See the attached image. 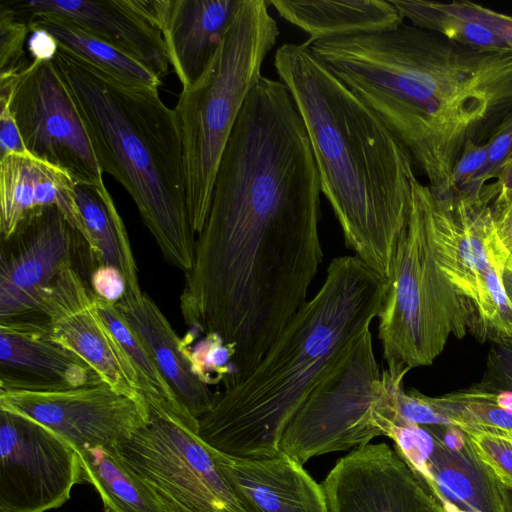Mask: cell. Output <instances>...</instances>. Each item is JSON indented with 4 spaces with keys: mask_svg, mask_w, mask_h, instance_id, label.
Instances as JSON below:
<instances>
[{
    "mask_svg": "<svg viewBox=\"0 0 512 512\" xmlns=\"http://www.w3.org/2000/svg\"><path fill=\"white\" fill-rule=\"evenodd\" d=\"M313 54L364 103L439 193L467 143L512 112V50H482L402 24L315 40Z\"/></svg>",
    "mask_w": 512,
    "mask_h": 512,
    "instance_id": "1",
    "label": "cell"
},
{
    "mask_svg": "<svg viewBox=\"0 0 512 512\" xmlns=\"http://www.w3.org/2000/svg\"><path fill=\"white\" fill-rule=\"evenodd\" d=\"M274 67L303 120L346 245L388 281L418 179L409 153L306 42L281 45Z\"/></svg>",
    "mask_w": 512,
    "mask_h": 512,
    "instance_id": "2",
    "label": "cell"
},
{
    "mask_svg": "<svg viewBox=\"0 0 512 512\" xmlns=\"http://www.w3.org/2000/svg\"><path fill=\"white\" fill-rule=\"evenodd\" d=\"M387 281L355 255L334 258L317 293L302 306L241 381L215 393L198 436L232 457L280 452L291 418L315 386L370 329Z\"/></svg>",
    "mask_w": 512,
    "mask_h": 512,
    "instance_id": "3",
    "label": "cell"
},
{
    "mask_svg": "<svg viewBox=\"0 0 512 512\" xmlns=\"http://www.w3.org/2000/svg\"><path fill=\"white\" fill-rule=\"evenodd\" d=\"M67 86L104 173L129 193L163 257L185 273L195 259L183 148L175 110L157 88L137 85L59 48Z\"/></svg>",
    "mask_w": 512,
    "mask_h": 512,
    "instance_id": "4",
    "label": "cell"
},
{
    "mask_svg": "<svg viewBox=\"0 0 512 512\" xmlns=\"http://www.w3.org/2000/svg\"><path fill=\"white\" fill-rule=\"evenodd\" d=\"M279 29L264 0H240L210 63L182 89L175 113L181 134L190 225L206 222L219 163L243 103Z\"/></svg>",
    "mask_w": 512,
    "mask_h": 512,
    "instance_id": "5",
    "label": "cell"
},
{
    "mask_svg": "<svg viewBox=\"0 0 512 512\" xmlns=\"http://www.w3.org/2000/svg\"><path fill=\"white\" fill-rule=\"evenodd\" d=\"M378 318L386 369L396 375L431 365L450 336L462 338L469 330L464 302L437 263L429 186L418 179Z\"/></svg>",
    "mask_w": 512,
    "mask_h": 512,
    "instance_id": "6",
    "label": "cell"
},
{
    "mask_svg": "<svg viewBox=\"0 0 512 512\" xmlns=\"http://www.w3.org/2000/svg\"><path fill=\"white\" fill-rule=\"evenodd\" d=\"M404 376L380 372L371 330L315 386L286 426L280 451L300 464L388 437L399 417L395 390Z\"/></svg>",
    "mask_w": 512,
    "mask_h": 512,
    "instance_id": "7",
    "label": "cell"
},
{
    "mask_svg": "<svg viewBox=\"0 0 512 512\" xmlns=\"http://www.w3.org/2000/svg\"><path fill=\"white\" fill-rule=\"evenodd\" d=\"M117 449L172 512H248L198 434L169 419L151 411L150 422Z\"/></svg>",
    "mask_w": 512,
    "mask_h": 512,
    "instance_id": "8",
    "label": "cell"
},
{
    "mask_svg": "<svg viewBox=\"0 0 512 512\" xmlns=\"http://www.w3.org/2000/svg\"><path fill=\"white\" fill-rule=\"evenodd\" d=\"M4 104L28 154L65 171L74 183L104 182L85 125L53 61L32 60L15 78Z\"/></svg>",
    "mask_w": 512,
    "mask_h": 512,
    "instance_id": "9",
    "label": "cell"
},
{
    "mask_svg": "<svg viewBox=\"0 0 512 512\" xmlns=\"http://www.w3.org/2000/svg\"><path fill=\"white\" fill-rule=\"evenodd\" d=\"M77 450L46 427L0 410V512H46L82 484Z\"/></svg>",
    "mask_w": 512,
    "mask_h": 512,
    "instance_id": "10",
    "label": "cell"
},
{
    "mask_svg": "<svg viewBox=\"0 0 512 512\" xmlns=\"http://www.w3.org/2000/svg\"><path fill=\"white\" fill-rule=\"evenodd\" d=\"M0 410L46 427L75 449L118 446L151 419L147 402L123 395L104 382L50 390L0 388Z\"/></svg>",
    "mask_w": 512,
    "mask_h": 512,
    "instance_id": "11",
    "label": "cell"
},
{
    "mask_svg": "<svg viewBox=\"0 0 512 512\" xmlns=\"http://www.w3.org/2000/svg\"><path fill=\"white\" fill-rule=\"evenodd\" d=\"M439 264L464 302L469 330L491 342L512 339V259L492 217L481 214L455 229Z\"/></svg>",
    "mask_w": 512,
    "mask_h": 512,
    "instance_id": "12",
    "label": "cell"
},
{
    "mask_svg": "<svg viewBox=\"0 0 512 512\" xmlns=\"http://www.w3.org/2000/svg\"><path fill=\"white\" fill-rule=\"evenodd\" d=\"M388 437L446 509L502 512L497 479L458 426H420L399 417Z\"/></svg>",
    "mask_w": 512,
    "mask_h": 512,
    "instance_id": "13",
    "label": "cell"
},
{
    "mask_svg": "<svg viewBox=\"0 0 512 512\" xmlns=\"http://www.w3.org/2000/svg\"><path fill=\"white\" fill-rule=\"evenodd\" d=\"M83 237L55 207L28 213L1 239L0 321L39 315L41 296L58 275L74 267Z\"/></svg>",
    "mask_w": 512,
    "mask_h": 512,
    "instance_id": "14",
    "label": "cell"
},
{
    "mask_svg": "<svg viewBox=\"0 0 512 512\" xmlns=\"http://www.w3.org/2000/svg\"><path fill=\"white\" fill-rule=\"evenodd\" d=\"M39 314L45 317L52 338L87 363L104 383L146 402L123 348L100 316L92 290L75 267L62 271L44 292Z\"/></svg>",
    "mask_w": 512,
    "mask_h": 512,
    "instance_id": "15",
    "label": "cell"
},
{
    "mask_svg": "<svg viewBox=\"0 0 512 512\" xmlns=\"http://www.w3.org/2000/svg\"><path fill=\"white\" fill-rule=\"evenodd\" d=\"M101 382L87 363L52 338L43 315L0 321V388L50 390Z\"/></svg>",
    "mask_w": 512,
    "mask_h": 512,
    "instance_id": "16",
    "label": "cell"
},
{
    "mask_svg": "<svg viewBox=\"0 0 512 512\" xmlns=\"http://www.w3.org/2000/svg\"><path fill=\"white\" fill-rule=\"evenodd\" d=\"M19 17L49 14L66 20L132 56L161 80L170 65L159 29L135 8L133 0L4 1Z\"/></svg>",
    "mask_w": 512,
    "mask_h": 512,
    "instance_id": "17",
    "label": "cell"
},
{
    "mask_svg": "<svg viewBox=\"0 0 512 512\" xmlns=\"http://www.w3.org/2000/svg\"><path fill=\"white\" fill-rule=\"evenodd\" d=\"M209 449L222 476L248 512H329L322 485L286 453L239 458Z\"/></svg>",
    "mask_w": 512,
    "mask_h": 512,
    "instance_id": "18",
    "label": "cell"
},
{
    "mask_svg": "<svg viewBox=\"0 0 512 512\" xmlns=\"http://www.w3.org/2000/svg\"><path fill=\"white\" fill-rule=\"evenodd\" d=\"M74 185L65 171L28 153L0 157L1 239L9 238L31 211L55 206L85 241L86 231L75 201Z\"/></svg>",
    "mask_w": 512,
    "mask_h": 512,
    "instance_id": "19",
    "label": "cell"
},
{
    "mask_svg": "<svg viewBox=\"0 0 512 512\" xmlns=\"http://www.w3.org/2000/svg\"><path fill=\"white\" fill-rule=\"evenodd\" d=\"M116 306L151 353L182 406L199 420L211 409L215 393L196 375L189 346L147 293L141 297L124 295Z\"/></svg>",
    "mask_w": 512,
    "mask_h": 512,
    "instance_id": "20",
    "label": "cell"
},
{
    "mask_svg": "<svg viewBox=\"0 0 512 512\" xmlns=\"http://www.w3.org/2000/svg\"><path fill=\"white\" fill-rule=\"evenodd\" d=\"M240 0H170L160 31L182 89L203 74Z\"/></svg>",
    "mask_w": 512,
    "mask_h": 512,
    "instance_id": "21",
    "label": "cell"
},
{
    "mask_svg": "<svg viewBox=\"0 0 512 512\" xmlns=\"http://www.w3.org/2000/svg\"><path fill=\"white\" fill-rule=\"evenodd\" d=\"M278 14L315 40L393 29L404 18L390 0L293 1L269 0Z\"/></svg>",
    "mask_w": 512,
    "mask_h": 512,
    "instance_id": "22",
    "label": "cell"
},
{
    "mask_svg": "<svg viewBox=\"0 0 512 512\" xmlns=\"http://www.w3.org/2000/svg\"><path fill=\"white\" fill-rule=\"evenodd\" d=\"M74 196L81 212L86 245L91 260L97 265L118 268L126 282V293L141 297L137 266L123 220L104 182L75 183ZM94 266V267H95Z\"/></svg>",
    "mask_w": 512,
    "mask_h": 512,
    "instance_id": "23",
    "label": "cell"
},
{
    "mask_svg": "<svg viewBox=\"0 0 512 512\" xmlns=\"http://www.w3.org/2000/svg\"><path fill=\"white\" fill-rule=\"evenodd\" d=\"M83 483L98 492L109 512H172L160 496L121 457L117 446L76 449Z\"/></svg>",
    "mask_w": 512,
    "mask_h": 512,
    "instance_id": "24",
    "label": "cell"
},
{
    "mask_svg": "<svg viewBox=\"0 0 512 512\" xmlns=\"http://www.w3.org/2000/svg\"><path fill=\"white\" fill-rule=\"evenodd\" d=\"M92 296L100 316L123 348L135 374L138 389L150 410L198 434L199 420L182 406L151 353L116 304L102 299L93 291Z\"/></svg>",
    "mask_w": 512,
    "mask_h": 512,
    "instance_id": "25",
    "label": "cell"
},
{
    "mask_svg": "<svg viewBox=\"0 0 512 512\" xmlns=\"http://www.w3.org/2000/svg\"><path fill=\"white\" fill-rule=\"evenodd\" d=\"M30 28H42L59 48L128 82L159 88L161 79L144 64L78 26L49 14L24 19Z\"/></svg>",
    "mask_w": 512,
    "mask_h": 512,
    "instance_id": "26",
    "label": "cell"
},
{
    "mask_svg": "<svg viewBox=\"0 0 512 512\" xmlns=\"http://www.w3.org/2000/svg\"><path fill=\"white\" fill-rule=\"evenodd\" d=\"M404 19L415 27L451 41L482 50L509 49L490 28L471 17L462 1L390 0ZM511 50V49H510Z\"/></svg>",
    "mask_w": 512,
    "mask_h": 512,
    "instance_id": "27",
    "label": "cell"
},
{
    "mask_svg": "<svg viewBox=\"0 0 512 512\" xmlns=\"http://www.w3.org/2000/svg\"><path fill=\"white\" fill-rule=\"evenodd\" d=\"M434 410L460 428H495L512 434V391L469 388L427 396Z\"/></svg>",
    "mask_w": 512,
    "mask_h": 512,
    "instance_id": "28",
    "label": "cell"
},
{
    "mask_svg": "<svg viewBox=\"0 0 512 512\" xmlns=\"http://www.w3.org/2000/svg\"><path fill=\"white\" fill-rule=\"evenodd\" d=\"M28 23L0 2V92L11 91L15 78L31 63L24 50Z\"/></svg>",
    "mask_w": 512,
    "mask_h": 512,
    "instance_id": "29",
    "label": "cell"
},
{
    "mask_svg": "<svg viewBox=\"0 0 512 512\" xmlns=\"http://www.w3.org/2000/svg\"><path fill=\"white\" fill-rule=\"evenodd\" d=\"M461 429L466 432L478 457L497 481L512 487V434L495 428Z\"/></svg>",
    "mask_w": 512,
    "mask_h": 512,
    "instance_id": "30",
    "label": "cell"
},
{
    "mask_svg": "<svg viewBox=\"0 0 512 512\" xmlns=\"http://www.w3.org/2000/svg\"><path fill=\"white\" fill-rule=\"evenodd\" d=\"M189 352L196 375L208 386L223 382L232 372L235 350L217 334H205Z\"/></svg>",
    "mask_w": 512,
    "mask_h": 512,
    "instance_id": "31",
    "label": "cell"
},
{
    "mask_svg": "<svg viewBox=\"0 0 512 512\" xmlns=\"http://www.w3.org/2000/svg\"><path fill=\"white\" fill-rule=\"evenodd\" d=\"M380 512H448L425 480L411 467Z\"/></svg>",
    "mask_w": 512,
    "mask_h": 512,
    "instance_id": "32",
    "label": "cell"
},
{
    "mask_svg": "<svg viewBox=\"0 0 512 512\" xmlns=\"http://www.w3.org/2000/svg\"><path fill=\"white\" fill-rule=\"evenodd\" d=\"M487 145L488 158L485 165L462 190L480 192L486 182L497 178L501 167L512 155V112L494 129Z\"/></svg>",
    "mask_w": 512,
    "mask_h": 512,
    "instance_id": "33",
    "label": "cell"
},
{
    "mask_svg": "<svg viewBox=\"0 0 512 512\" xmlns=\"http://www.w3.org/2000/svg\"><path fill=\"white\" fill-rule=\"evenodd\" d=\"M491 343L484 374L474 385L485 390L512 391V339Z\"/></svg>",
    "mask_w": 512,
    "mask_h": 512,
    "instance_id": "34",
    "label": "cell"
},
{
    "mask_svg": "<svg viewBox=\"0 0 512 512\" xmlns=\"http://www.w3.org/2000/svg\"><path fill=\"white\" fill-rule=\"evenodd\" d=\"M487 158V142L467 143L452 172V190L465 188L483 168Z\"/></svg>",
    "mask_w": 512,
    "mask_h": 512,
    "instance_id": "35",
    "label": "cell"
},
{
    "mask_svg": "<svg viewBox=\"0 0 512 512\" xmlns=\"http://www.w3.org/2000/svg\"><path fill=\"white\" fill-rule=\"evenodd\" d=\"M91 290L102 299L117 304L126 293L121 271L110 265H97L90 275Z\"/></svg>",
    "mask_w": 512,
    "mask_h": 512,
    "instance_id": "36",
    "label": "cell"
},
{
    "mask_svg": "<svg viewBox=\"0 0 512 512\" xmlns=\"http://www.w3.org/2000/svg\"><path fill=\"white\" fill-rule=\"evenodd\" d=\"M463 7L466 12L476 19L478 22H481L488 28H490L494 33L500 36L508 48L512 50V17L506 14L499 13L497 11L491 10L487 7H484L480 4H476L470 1H462Z\"/></svg>",
    "mask_w": 512,
    "mask_h": 512,
    "instance_id": "37",
    "label": "cell"
},
{
    "mask_svg": "<svg viewBox=\"0 0 512 512\" xmlns=\"http://www.w3.org/2000/svg\"><path fill=\"white\" fill-rule=\"evenodd\" d=\"M13 153H27L18 127L8 105H0V157Z\"/></svg>",
    "mask_w": 512,
    "mask_h": 512,
    "instance_id": "38",
    "label": "cell"
},
{
    "mask_svg": "<svg viewBox=\"0 0 512 512\" xmlns=\"http://www.w3.org/2000/svg\"><path fill=\"white\" fill-rule=\"evenodd\" d=\"M27 46L32 60L38 61H53L59 49L54 36L42 28L31 29Z\"/></svg>",
    "mask_w": 512,
    "mask_h": 512,
    "instance_id": "39",
    "label": "cell"
},
{
    "mask_svg": "<svg viewBox=\"0 0 512 512\" xmlns=\"http://www.w3.org/2000/svg\"><path fill=\"white\" fill-rule=\"evenodd\" d=\"M491 210L497 235L512 259V200Z\"/></svg>",
    "mask_w": 512,
    "mask_h": 512,
    "instance_id": "40",
    "label": "cell"
},
{
    "mask_svg": "<svg viewBox=\"0 0 512 512\" xmlns=\"http://www.w3.org/2000/svg\"><path fill=\"white\" fill-rule=\"evenodd\" d=\"M496 179L494 185L497 196L491 203V207H499L512 200V155L503 164Z\"/></svg>",
    "mask_w": 512,
    "mask_h": 512,
    "instance_id": "41",
    "label": "cell"
},
{
    "mask_svg": "<svg viewBox=\"0 0 512 512\" xmlns=\"http://www.w3.org/2000/svg\"><path fill=\"white\" fill-rule=\"evenodd\" d=\"M502 501V512H512V487L498 481Z\"/></svg>",
    "mask_w": 512,
    "mask_h": 512,
    "instance_id": "42",
    "label": "cell"
},
{
    "mask_svg": "<svg viewBox=\"0 0 512 512\" xmlns=\"http://www.w3.org/2000/svg\"><path fill=\"white\" fill-rule=\"evenodd\" d=\"M104 512H109V511L105 510Z\"/></svg>",
    "mask_w": 512,
    "mask_h": 512,
    "instance_id": "43",
    "label": "cell"
}]
</instances>
